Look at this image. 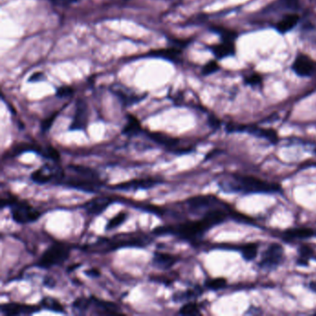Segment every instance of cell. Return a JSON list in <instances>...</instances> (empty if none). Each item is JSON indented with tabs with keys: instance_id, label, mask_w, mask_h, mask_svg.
Wrapping results in <instances>:
<instances>
[{
	"instance_id": "22",
	"label": "cell",
	"mask_w": 316,
	"mask_h": 316,
	"mask_svg": "<svg viewBox=\"0 0 316 316\" xmlns=\"http://www.w3.org/2000/svg\"><path fill=\"white\" fill-rule=\"evenodd\" d=\"M142 127L139 121L133 115L127 116V122L122 129V134L128 137H135L141 133Z\"/></svg>"
},
{
	"instance_id": "18",
	"label": "cell",
	"mask_w": 316,
	"mask_h": 316,
	"mask_svg": "<svg viewBox=\"0 0 316 316\" xmlns=\"http://www.w3.org/2000/svg\"><path fill=\"white\" fill-rule=\"evenodd\" d=\"M211 50L218 58H223V57L234 55L236 51L234 43L226 42V41H223V43L219 44V45L212 46Z\"/></svg>"
},
{
	"instance_id": "26",
	"label": "cell",
	"mask_w": 316,
	"mask_h": 316,
	"mask_svg": "<svg viewBox=\"0 0 316 316\" xmlns=\"http://www.w3.org/2000/svg\"><path fill=\"white\" fill-rule=\"evenodd\" d=\"M240 252L242 257L246 261H252L256 258L258 254V244L256 243H249L245 244L240 248Z\"/></svg>"
},
{
	"instance_id": "7",
	"label": "cell",
	"mask_w": 316,
	"mask_h": 316,
	"mask_svg": "<svg viewBox=\"0 0 316 316\" xmlns=\"http://www.w3.org/2000/svg\"><path fill=\"white\" fill-rule=\"evenodd\" d=\"M285 252L284 248L278 243L269 245L265 252L263 253L261 261L259 262L260 268L265 271H273L284 262Z\"/></svg>"
},
{
	"instance_id": "38",
	"label": "cell",
	"mask_w": 316,
	"mask_h": 316,
	"mask_svg": "<svg viewBox=\"0 0 316 316\" xmlns=\"http://www.w3.org/2000/svg\"><path fill=\"white\" fill-rule=\"evenodd\" d=\"M245 82L251 86H257L262 83V77L257 73H252L245 78Z\"/></svg>"
},
{
	"instance_id": "2",
	"label": "cell",
	"mask_w": 316,
	"mask_h": 316,
	"mask_svg": "<svg viewBox=\"0 0 316 316\" xmlns=\"http://www.w3.org/2000/svg\"><path fill=\"white\" fill-rule=\"evenodd\" d=\"M218 185L223 191L227 193L273 194L282 190L279 184L242 174L228 175L221 180Z\"/></svg>"
},
{
	"instance_id": "33",
	"label": "cell",
	"mask_w": 316,
	"mask_h": 316,
	"mask_svg": "<svg viewBox=\"0 0 316 316\" xmlns=\"http://www.w3.org/2000/svg\"><path fill=\"white\" fill-rule=\"evenodd\" d=\"M212 30H213V32H216L217 34H219L221 36L223 41H226V42H233L237 36L234 32H231V31L225 30V29L216 27V28H212Z\"/></svg>"
},
{
	"instance_id": "9",
	"label": "cell",
	"mask_w": 316,
	"mask_h": 316,
	"mask_svg": "<svg viewBox=\"0 0 316 316\" xmlns=\"http://www.w3.org/2000/svg\"><path fill=\"white\" fill-rule=\"evenodd\" d=\"M214 196H199L191 198L187 201V206L190 213L195 215H203L209 210L214 208L221 204Z\"/></svg>"
},
{
	"instance_id": "37",
	"label": "cell",
	"mask_w": 316,
	"mask_h": 316,
	"mask_svg": "<svg viewBox=\"0 0 316 316\" xmlns=\"http://www.w3.org/2000/svg\"><path fill=\"white\" fill-rule=\"evenodd\" d=\"M43 156L44 157H46V158H51L52 160H55V161H57V160L59 159V158H60L59 153H58L54 148H52V147L48 148V149L45 151Z\"/></svg>"
},
{
	"instance_id": "34",
	"label": "cell",
	"mask_w": 316,
	"mask_h": 316,
	"mask_svg": "<svg viewBox=\"0 0 316 316\" xmlns=\"http://www.w3.org/2000/svg\"><path fill=\"white\" fill-rule=\"evenodd\" d=\"M57 114H58V111L51 114L49 118L45 119L42 123H41V130L43 133H47L49 130L51 129L53 122H55L56 118H57Z\"/></svg>"
},
{
	"instance_id": "10",
	"label": "cell",
	"mask_w": 316,
	"mask_h": 316,
	"mask_svg": "<svg viewBox=\"0 0 316 316\" xmlns=\"http://www.w3.org/2000/svg\"><path fill=\"white\" fill-rule=\"evenodd\" d=\"M88 116H89V110H88L87 103L84 100L79 99L76 101V104H75L74 116L70 126V130L78 131V130L86 129L88 123Z\"/></svg>"
},
{
	"instance_id": "6",
	"label": "cell",
	"mask_w": 316,
	"mask_h": 316,
	"mask_svg": "<svg viewBox=\"0 0 316 316\" xmlns=\"http://www.w3.org/2000/svg\"><path fill=\"white\" fill-rule=\"evenodd\" d=\"M70 252L71 249L64 243H54L44 252L36 265L46 269L60 265L69 258Z\"/></svg>"
},
{
	"instance_id": "13",
	"label": "cell",
	"mask_w": 316,
	"mask_h": 316,
	"mask_svg": "<svg viewBox=\"0 0 316 316\" xmlns=\"http://www.w3.org/2000/svg\"><path fill=\"white\" fill-rule=\"evenodd\" d=\"M40 311V307L30 304L6 303L1 306V312L6 316H22L32 315Z\"/></svg>"
},
{
	"instance_id": "11",
	"label": "cell",
	"mask_w": 316,
	"mask_h": 316,
	"mask_svg": "<svg viewBox=\"0 0 316 316\" xmlns=\"http://www.w3.org/2000/svg\"><path fill=\"white\" fill-rule=\"evenodd\" d=\"M161 180L157 178H139V179L131 180L127 182H123L122 184L112 186L110 188L122 191H129V190H137V189H149L155 187L158 184H161Z\"/></svg>"
},
{
	"instance_id": "3",
	"label": "cell",
	"mask_w": 316,
	"mask_h": 316,
	"mask_svg": "<svg viewBox=\"0 0 316 316\" xmlns=\"http://www.w3.org/2000/svg\"><path fill=\"white\" fill-rule=\"evenodd\" d=\"M72 174L69 177L63 176L60 184L67 187L79 189L90 193H95L103 185L99 173L93 169L81 165H69Z\"/></svg>"
},
{
	"instance_id": "23",
	"label": "cell",
	"mask_w": 316,
	"mask_h": 316,
	"mask_svg": "<svg viewBox=\"0 0 316 316\" xmlns=\"http://www.w3.org/2000/svg\"><path fill=\"white\" fill-rule=\"evenodd\" d=\"M148 136L150 137L151 140L155 141L156 143L163 145L167 148L174 147L176 144L179 142V140L177 138L169 137V136H167L165 134H162V133H149Z\"/></svg>"
},
{
	"instance_id": "16",
	"label": "cell",
	"mask_w": 316,
	"mask_h": 316,
	"mask_svg": "<svg viewBox=\"0 0 316 316\" xmlns=\"http://www.w3.org/2000/svg\"><path fill=\"white\" fill-rule=\"evenodd\" d=\"M92 298V306L95 308V313L97 315L101 316H111V315H119L121 314L120 308L112 302L101 301L99 299H96L95 297Z\"/></svg>"
},
{
	"instance_id": "31",
	"label": "cell",
	"mask_w": 316,
	"mask_h": 316,
	"mask_svg": "<svg viewBox=\"0 0 316 316\" xmlns=\"http://www.w3.org/2000/svg\"><path fill=\"white\" fill-rule=\"evenodd\" d=\"M38 151L36 149H33L31 145L28 144H19V145H16L15 147L12 148V150L8 152V154L11 156V157H16L20 154H22V152H25V151Z\"/></svg>"
},
{
	"instance_id": "29",
	"label": "cell",
	"mask_w": 316,
	"mask_h": 316,
	"mask_svg": "<svg viewBox=\"0 0 316 316\" xmlns=\"http://www.w3.org/2000/svg\"><path fill=\"white\" fill-rule=\"evenodd\" d=\"M275 7H281V9H288V10H296L300 7L299 0H277V2L273 5Z\"/></svg>"
},
{
	"instance_id": "43",
	"label": "cell",
	"mask_w": 316,
	"mask_h": 316,
	"mask_svg": "<svg viewBox=\"0 0 316 316\" xmlns=\"http://www.w3.org/2000/svg\"><path fill=\"white\" fill-rule=\"evenodd\" d=\"M309 287L313 290V291H315L316 292V281H313V282H311L309 284Z\"/></svg>"
},
{
	"instance_id": "41",
	"label": "cell",
	"mask_w": 316,
	"mask_h": 316,
	"mask_svg": "<svg viewBox=\"0 0 316 316\" xmlns=\"http://www.w3.org/2000/svg\"><path fill=\"white\" fill-rule=\"evenodd\" d=\"M86 274L87 276L91 277V278H97V277H99L101 275V272L98 269L92 268V269L86 270Z\"/></svg>"
},
{
	"instance_id": "25",
	"label": "cell",
	"mask_w": 316,
	"mask_h": 316,
	"mask_svg": "<svg viewBox=\"0 0 316 316\" xmlns=\"http://www.w3.org/2000/svg\"><path fill=\"white\" fill-rule=\"evenodd\" d=\"M92 305V298H86V297H79L77 298L72 304L73 311L79 313V314H85L89 307Z\"/></svg>"
},
{
	"instance_id": "17",
	"label": "cell",
	"mask_w": 316,
	"mask_h": 316,
	"mask_svg": "<svg viewBox=\"0 0 316 316\" xmlns=\"http://www.w3.org/2000/svg\"><path fill=\"white\" fill-rule=\"evenodd\" d=\"M178 258L165 252H155L153 257V265L160 270H168L172 267Z\"/></svg>"
},
{
	"instance_id": "19",
	"label": "cell",
	"mask_w": 316,
	"mask_h": 316,
	"mask_svg": "<svg viewBox=\"0 0 316 316\" xmlns=\"http://www.w3.org/2000/svg\"><path fill=\"white\" fill-rule=\"evenodd\" d=\"M181 51L177 48H170L164 50H158V51H152L150 53V56L152 57H161L164 59L171 60L173 62H177L180 60Z\"/></svg>"
},
{
	"instance_id": "32",
	"label": "cell",
	"mask_w": 316,
	"mask_h": 316,
	"mask_svg": "<svg viewBox=\"0 0 316 316\" xmlns=\"http://www.w3.org/2000/svg\"><path fill=\"white\" fill-rule=\"evenodd\" d=\"M227 284V281L224 278H216V279H211L206 282L205 286L208 287L209 289H212V290H218V289H222L223 287H225Z\"/></svg>"
},
{
	"instance_id": "15",
	"label": "cell",
	"mask_w": 316,
	"mask_h": 316,
	"mask_svg": "<svg viewBox=\"0 0 316 316\" xmlns=\"http://www.w3.org/2000/svg\"><path fill=\"white\" fill-rule=\"evenodd\" d=\"M112 199L110 198H96L94 200L86 202L84 205V209L86 210L88 214L92 215H100L108 208L110 203H112Z\"/></svg>"
},
{
	"instance_id": "28",
	"label": "cell",
	"mask_w": 316,
	"mask_h": 316,
	"mask_svg": "<svg viewBox=\"0 0 316 316\" xmlns=\"http://www.w3.org/2000/svg\"><path fill=\"white\" fill-rule=\"evenodd\" d=\"M126 218H127V213L126 212L122 211V212L118 213L117 215H115L113 218H111L108 221V223L106 225V230L109 231V230H113L115 228H117V227H119L121 224L125 222Z\"/></svg>"
},
{
	"instance_id": "27",
	"label": "cell",
	"mask_w": 316,
	"mask_h": 316,
	"mask_svg": "<svg viewBox=\"0 0 316 316\" xmlns=\"http://www.w3.org/2000/svg\"><path fill=\"white\" fill-rule=\"evenodd\" d=\"M181 316H197L201 315V308L196 302H187L181 307L179 311Z\"/></svg>"
},
{
	"instance_id": "39",
	"label": "cell",
	"mask_w": 316,
	"mask_h": 316,
	"mask_svg": "<svg viewBox=\"0 0 316 316\" xmlns=\"http://www.w3.org/2000/svg\"><path fill=\"white\" fill-rule=\"evenodd\" d=\"M51 3L55 6H59V7H67L69 5H71L74 2H77L78 0H50Z\"/></svg>"
},
{
	"instance_id": "1",
	"label": "cell",
	"mask_w": 316,
	"mask_h": 316,
	"mask_svg": "<svg viewBox=\"0 0 316 316\" xmlns=\"http://www.w3.org/2000/svg\"><path fill=\"white\" fill-rule=\"evenodd\" d=\"M226 219L227 214L223 209H211L201 216L200 220L187 221L175 226H159L153 233L156 235L172 234L185 240H194L203 236L211 227L223 223Z\"/></svg>"
},
{
	"instance_id": "8",
	"label": "cell",
	"mask_w": 316,
	"mask_h": 316,
	"mask_svg": "<svg viewBox=\"0 0 316 316\" xmlns=\"http://www.w3.org/2000/svg\"><path fill=\"white\" fill-rule=\"evenodd\" d=\"M227 132L229 133H237V132H247L251 135L256 137L264 138L270 141L271 143L276 144L278 142V136L276 132L273 129H265L261 128L255 125H245V124H235L230 123L226 127Z\"/></svg>"
},
{
	"instance_id": "4",
	"label": "cell",
	"mask_w": 316,
	"mask_h": 316,
	"mask_svg": "<svg viewBox=\"0 0 316 316\" xmlns=\"http://www.w3.org/2000/svg\"><path fill=\"white\" fill-rule=\"evenodd\" d=\"M8 206L12 220L18 223H34L37 221L42 213L36 209L32 207L25 201H18L12 197L10 199L2 201V207Z\"/></svg>"
},
{
	"instance_id": "40",
	"label": "cell",
	"mask_w": 316,
	"mask_h": 316,
	"mask_svg": "<svg viewBox=\"0 0 316 316\" xmlns=\"http://www.w3.org/2000/svg\"><path fill=\"white\" fill-rule=\"evenodd\" d=\"M43 72H35V73L32 74L31 77L29 78V82H31V83H37V82H40V81H43Z\"/></svg>"
},
{
	"instance_id": "30",
	"label": "cell",
	"mask_w": 316,
	"mask_h": 316,
	"mask_svg": "<svg viewBox=\"0 0 316 316\" xmlns=\"http://www.w3.org/2000/svg\"><path fill=\"white\" fill-rule=\"evenodd\" d=\"M313 255L312 250L308 247H302L300 249V256L298 260V264L299 265H306L308 264V260Z\"/></svg>"
},
{
	"instance_id": "12",
	"label": "cell",
	"mask_w": 316,
	"mask_h": 316,
	"mask_svg": "<svg viewBox=\"0 0 316 316\" xmlns=\"http://www.w3.org/2000/svg\"><path fill=\"white\" fill-rule=\"evenodd\" d=\"M295 73L300 76H312L316 72V62L304 54H300L292 64Z\"/></svg>"
},
{
	"instance_id": "42",
	"label": "cell",
	"mask_w": 316,
	"mask_h": 316,
	"mask_svg": "<svg viewBox=\"0 0 316 316\" xmlns=\"http://www.w3.org/2000/svg\"><path fill=\"white\" fill-rule=\"evenodd\" d=\"M210 124L211 126H217L219 124V122L216 120L215 118H211L210 119Z\"/></svg>"
},
{
	"instance_id": "14",
	"label": "cell",
	"mask_w": 316,
	"mask_h": 316,
	"mask_svg": "<svg viewBox=\"0 0 316 316\" xmlns=\"http://www.w3.org/2000/svg\"><path fill=\"white\" fill-rule=\"evenodd\" d=\"M110 89L115 96L118 97V99L122 102V105L125 107L132 106L143 99L141 96H138L137 94L132 92L127 87L122 86L120 84L113 85Z\"/></svg>"
},
{
	"instance_id": "20",
	"label": "cell",
	"mask_w": 316,
	"mask_h": 316,
	"mask_svg": "<svg viewBox=\"0 0 316 316\" xmlns=\"http://www.w3.org/2000/svg\"><path fill=\"white\" fill-rule=\"evenodd\" d=\"M285 237L289 239H306L310 237L316 236V231L311 228L305 227H298V228H291L287 229L284 233Z\"/></svg>"
},
{
	"instance_id": "21",
	"label": "cell",
	"mask_w": 316,
	"mask_h": 316,
	"mask_svg": "<svg viewBox=\"0 0 316 316\" xmlns=\"http://www.w3.org/2000/svg\"><path fill=\"white\" fill-rule=\"evenodd\" d=\"M300 21V17L297 14H287L283 17L276 25V29L282 34L289 32L291 29L294 28Z\"/></svg>"
},
{
	"instance_id": "35",
	"label": "cell",
	"mask_w": 316,
	"mask_h": 316,
	"mask_svg": "<svg viewBox=\"0 0 316 316\" xmlns=\"http://www.w3.org/2000/svg\"><path fill=\"white\" fill-rule=\"evenodd\" d=\"M220 69L219 65L216 61H210L207 64L205 65L202 69V74L203 75H210L211 73H214Z\"/></svg>"
},
{
	"instance_id": "5",
	"label": "cell",
	"mask_w": 316,
	"mask_h": 316,
	"mask_svg": "<svg viewBox=\"0 0 316 316\" xmlns=\"http://www.w3.org/2000/svg\"><path fill=\"white\" fill-rule=\"evenodd\" d=\"M148 243V239L143 237H137V236H131V235H122L114 237L113 238H103L97 243L89 246V248H94V252H97L100 248L101 252H108V251H115L118 248L122 247H143Z\"/></svg>"
},
{
	"instance_id": "36",
	"label": "cell",
	"mask_w": 316,
	"mask_h": 316,
	"mask_svg": "<svg viewBox=\"0 0 316 316\" xmlns=\"http://www.w3.org/2000/svg\"><path fill=\"white\" fill-rule=\"evenodd\" d=\"M72 94H73V89H72L71 86H61L59 88H57V98H60V99H64V98H68V97H71Z\"/></svg>"
},
{
	"instance_id": "24",
	"label": "cell",
	"mask_w": 316,
	"mask_h": 316,
	"mask_svg": "<svg viewBox=\"0 0 316 316\" xmlns=\"http://www.w3.org/2000/svg\"><path fill=\"white\" fill-rule=\"evenodd\" d=\"M41 305L45 309L57 312V313H64V307L62 304L56 299L51 297H46L41 301Z\"/></svg>"
}]
</instances>
